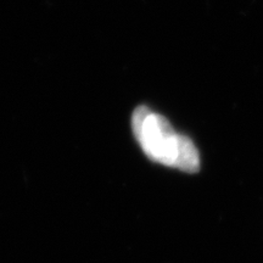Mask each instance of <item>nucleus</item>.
Returning a JSON list of instances; mask_svg holds the SVG:
<instances>
[{
    "label": "nucleus",
    "instance_id": "obj_1",
    "mask_svg": "<svg viewBox=\"0 0 263 263\" xmlns=\"http://www.w3.org/2000/svg\"><path fill=\"white\" fill-rule=\"evenodd\" d=\"M132 130L144 154L154 162L186 173L200 170V155L190 138L178 134L162 115L139 106L132 115Z\"/></svg>",
    "mask_w": 263,
    "mask_h": 263
}]
</instances>
